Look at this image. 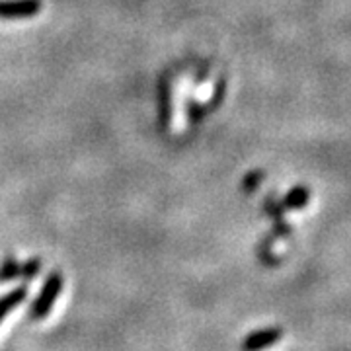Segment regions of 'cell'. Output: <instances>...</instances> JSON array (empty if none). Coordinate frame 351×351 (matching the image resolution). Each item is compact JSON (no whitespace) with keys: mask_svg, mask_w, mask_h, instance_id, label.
Here are the masks:
<instances>
[{"mask_svg":"<svg viewBox=\"0 0 351 351\" xmlns=\"http://www.w3.org/2000/svg\"><path fill=\"white\" fill-rule=\"evenodd\" d=\"M63 285L64 279L59 271H51L49 276L45 277L43 287L38 293V297L34 299L32 306H29V313H27L32 320H43V318H47V314L51 313V308H53V304L57 301V297H59Z\"/></svg>","mask_w":351,"mask_h":351,"instance_id":"1","label":"cell"},{"mask_svg":"<svg viewBox=\"0 0 351 351\" xmlns=\"http://www.w3.org/2000/svg\"><path fill=\"white\" fill-rule=\"evenodd\" d=\"M41 10V0H0L2 20H27Z\"/></svg>","mask_w":351,"mask_h":351,"instance_id":"2","label":"cell"},{"mask_svg":"<svg viewBox=\"0 0 351 351\" xmlns=\"http://www.w3.org/2000/svg\"><path fill=\"white\" fill-rule=\"evenodd\" d=\"M308 199H311V191L304 188V186H295L287 191V195L283 197L281 205L283 209L287 211H297V209H304L308 205Z\"/></svg>","mask_w":351,"mask_h":351,"instance_id":"4","label":"cell"},{"mask_svg":"<svg viewBox=\"0 0 351 351\" xmlns=\"http://www.w3.org/2000/svg\"><path fill=\"white\" fill-rule=\"evenodd\" d=\"M263 211H265V213L274 219V223H276V221H283V219H285V209H283L281 201L277 199L276 195H269L267 199L263 201Z\"/></svg>","mask_w":351,"mask_h":351,"instance_id":"8","label":"cell"},{"mask_svg":"<svg viewBox=\"0 0 351 351\" xmlns=\"http://www.w3.org/2000/svg\"><path fill=\"white\" fill-rule=\"evenodd\" d=\"M27 297V289L16 287L10 293H6L4 297H0V322L8 316L10 311H14L16 306H20Z\"/></svg>","mask_w":351,"mask_h":351,"instance_id":"5","label":"cell"},{"mask_svg":"<svg viewBox=\"0 0 351 351\" xmlns=\"http://www.w3.org/2000/svg\"><path fill=\"white\" fill-rule=\"evenodd\" d=\"M271 234H274V239H287L289 234H291V226L285 223V219L283 221H276Z\"/></svg>","mask_w":351,"mask_h":351,"instance_id":"11","label":"cell"},{"mask_svg":"<svg viewBox=\"0 0 351 351\" xmlns=\"http://www.w3.org/2000/svg\"><path fill=\"white\" fill-rule=\"evenodd\" d=\"M285 336L283 328L271 326V328H262V330H256L248 334L246 338L242 339V351H262L265 348H271L274 343H277L279 339Z\"/></svg>","mask_w":351,"mask_h":351,"instance_id":"3","label":"cell"},{"mask_svg":"<svg viewBox=\"0 0 351 351\" xmlns=\"http://www.w3.org/2000/svg\"><path fill=\"white\" fill-rule=\"evenodd\" d=\"M20 269H22V263L12 256H8L0 265V283H8L16 277H20Z\"/></svg>","mask_w":351,"mask_h":351,"instance_id":"7","label":"cell"},{"mask_svg":"<svg viewBox=\"0 0 351 351\" xmlns=\"http://www.w3.org/2000/svg\"><path fill=\"white\" fill-rule=\"evenodd\" d=\"M263 178H265V174H263L262 170H254V172H250V174L244 178V184H242L244 193H254V191L258 189V186H260V182H263Z\"/></svg>","mask_w":351,"mask_h":351,"instance_id":"10","label":"cell"},{"mask_svg":"<svg viewBox=\"0 0 351 351\" xmlns=\"http://www.w3.org/2000/svg\"><path fill=\"white\" fill-rule=\"evenodd\" d=\"M274 234L269 232V237H265V239L260 242V248H258V258H260V262L263 265H269V267H276L277 263H279V258L271 254V244H274Z\"/></svg>","mask_w":351,"mask_h":351,"instance_id":"6","label":"cell"},{"mask_svg":"<svg viewBox=\"0 0 351 351\" xmlns=\"http://www.w3.org/2000/svg\"><path fill=\"white\" fill-rule=\"evenodd\" d=\"M39 269H41V260H39V258H32V260H27L25 263H22L20 277L25 279V281H32V279L38 277Z\"/></svg>","mask_w":351,"mask_h":351,"instance_id":"9","label":"cell"}]
</instances>
